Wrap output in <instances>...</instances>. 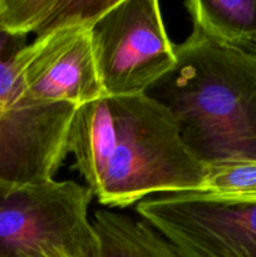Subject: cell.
<instances>
[{"label": "cell", "mask_w": 256, "mask_h": 257, "mask_svg": "<svg viewBox=\"0 0 256 257\" xmlns=\"http://www.w3.org/2000/svg\"><path fill=\"white\" fill-rule=\"evenodd\" d=\"M92 198L74 181L0 182V257H99Z\"/></svg>", "instance_id": "cell-3"}, {"label": "cell", "mask_w": 256, "mask_h": 257, "mask_svg": "<svg viewBox=\"0 0 256 257\" xmlns=\"http://www.w3.org/2000/svg\"><path fill=\"white\" fill-rule=\"evenodd\" d=\"M193 29L205 37L256 54V0H188Z\"/></svg>", "instance_id": "cell-9"}, {"label": "cell", "mask_w": 256, "mask_h": 257, "mask_svg": "<svg viewBox=\"0 0 256 257\" xmlns=\"http://www.w3.org/2000/svg\"><path fill=\"white\" fill-rule=\"evenodd\" d=\"M136 211L181 257H256V201L170 193L145 198Z\"/></svg>", "instance_id": "cell-6"}, {"label": "cell", "mask_w": 256, "mask_h": 257, "mask_svg": "<svg viewBox=\"0 0 256 257\" xmlns=\"http://www.w3.org/2000/svg\"><path fill=\"white\" fill-rule=\"evenodd\" d=\"M89 33L105 95L145 94L176 63L157 0H118Z\"/></svg>", "instance_id": "cell-5"}, {"label": "cell", "mask_w": 256, "mask_h": 257, "mask_svg": "<svg viewBox=\"0 0 256 257\" xmlns=\"http://www.w3.org/2000/svg\"><path fill=\"white\" fill-rule=\"evenodd\" d=\"M118 0H0V30L43 37L70 27L90 28Z\"/></svg>", "instance_id": "cell-8"}, {"label": "cell", "mask_w": 256, "mask_h": 257, "mask_svg": "<svg viewBox=\"0 0 256 257\" xmlns=\"http://www.w3.org/2000/svg\"><path fill=\"white\" fill-rule=\"evenodd\" d=\"M203 192L230 201H256V162L206 168Z\"/></svg>", "instance_id": "cell-11"}, {"label": "cell", "mask_w": 256, "mask_h": 257, "mask_svg": "<svg viewBox=\"0 0 256 257\" xmlns=\"http://www.w3.org/2000/svg\"><path fill=\"white\" fill-rule=\"evenodd\" d=\"M25 40L0 30V182L13 185L53 180L68 155V135L78 108L27 98L14 60Z\"/></svg>", "instance_id": "cell-4"}, {"label": "cell", "mask_w": 256, "mask_h": 257, "mask_svg": "<svg viewBox=\"0 0 256 257\" xmlns=\"http://www.w3.org/2000/svg\"><path fill=\"white\" fill-rule=\"evenodd\" d=\"M25 95L38 103L83 105L104 97L89 28L70 27L35 38L15 54Z\"/></svg>", "instance_id": "cell-7"}, {"label": "cell", "mask_w": 256, "mask_h": 257, "mask_svg": "<svg viewBox=\"0 0 256 257\" xmlns=\"http://www.w3.org/2000/svg\"><path fill=\"white\" fill-rule=\"evenodd\" d=\"M176 63L146 92L165 105L205 168L256 162V54L192 30Z\"/></svg>", "instance_id": "cell-2"}, {"label": "cell", "mask_w": 256, "mask_h": 257, "mask_svg": "<svg viewBox=\"0 0 256 257\" xmlns=\"http://www.w3.org/2000/svg\"><path fill=\"white\" fill-rule=\"evenodd\" d=\"M92 225L99 243V257H181L146 221L97 210Z\"/></svg>", "instance_id": "cell-10"}, {"label": "cell", "mask_w": 256, "mask_h": 257, "mask_svg": "<svg viewBox=\"0 0 256 257\" xmlns=\"http://www.w3.org/2000/svg\"><path fill=\"white\" fill-rule=\"evenodd\" d=\"M68 153L98 202L127 207L153 193L203 192L206 168L167 108L147 94L104 95L79 105Z\"/></svg>", "instance_id": "cell-1"}]
</instances>
